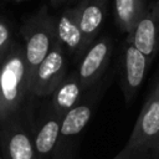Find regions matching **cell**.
<instances>
[{
	"mask_svg": "<svg viewBox=\"0 0 159 159\" xmlns=\"http://www.w3.org/2000/svg\"><path fill=\"white\" fill-rule=\"evenodd\" d=\"M32 99L24 46L15 41L0 65V127L27 113Z\"/></svg>",
	"mask_w": 159,
	"mask_h": 159,
	"instance_id": "1",
	"label": "cell"
},
{
	"mask_svg": "<svg viewBox=\"0 0 159 159\" xmlns=\"http://www.w3.org/2000/svg\"><path fill=\"white\" fill-rule=\"evenodd\" d=\"M20 35L31 80L36 67L46 58L56 43L55 15L50 12L48 5L40 6L24 19Z\"/></svg>",
	"mask_w": 159,
	"mask_h": 159,
	"instance_id": "2",
	"label": "cell"
},
{
	"mask_svg": "<svg viewBox=\"0 0 159 159\" xmlns=\"http://www.w3.org/2000/svg\"><path fill=\"white\" fill-rule=\"evenodd\" d=\"M0 154L2 159H37L30 111L0 127Z\"/></svg>",
	"mask_w": 159,
	"mask_h": 159,
	"instance_id": "3",
	"label": "cell"
},
{
	"mask_svg": "<svg viewBox=\"0 0 159 159\" xmlns=\"http://www.w3.org/2000/svg\"><path fill=\"white\" fill-rule=\"evenodd\" d=\"M68 56L56 42L46 58L36 67L30 80V93L34 98L50 97L67 76Z\"/></svg>",
	"mask_w": 159,
	"mask_h": 159,
	"instance_id": "4",
	"label": "cell"
},
{
	"mask_svg": "<svg viewBox=\"0 0 159 159\" xmlns=\"http://www.w3.org/2000/svg\"><path fill=\"white\" fill-rule=\"evenodd\" d=\"M99 98V94L94 91H91L82 99L70 109L62 118L58 144L53 155V159H70V149L68 147L73 145V140L88 124L93 112L96 103Z\"/></svg>",
	"mask_w": 159,
	"mask_h": 159,
	"instance_id": "5",
	"label": "cell"
},
{
	"mask_svg": "<svg viewBox=\"0 0 159 159\" xmlns=\"http://www.w3.org/2000/svg\"><path fill=\"white\" fill-rule=\"evenodd\" d=\"M159 135V89L155 86L147 98L132 134L125 144L128 148L149 150Z\"/></svg>",
	"mask_w": 159,
	"mask_h": 159,
	"instance_id": "6",
	"label": "cell"
},
{
	"mask_svg": "<svg viewBox=\"0 0 159 159\" xmlns=\"http://www.w3.org/2000/svg\"><path fill=\"white\" fill-rule=\"evenodd\" d=\"M113 52V40L109 36H101L86 50L81 57L76 73L84 91L93 87L107 70Z\"/></svg>",
	"mask_w": 159,
	"mask_h": 159,
	"instance_id": "7",
	"label": "cell"
},
{
	"mask_svg": "<svg viewBox=\"0 0 159 159\" xmlns=\"http://www.w3.org/2000/svg\"><path fill=\"white\" fill-rule=\"evenodd\" d=\"M150 66L149 60L133 45L129 37L122 46V77L120 84L124 94V99L129 103L140 88L147 71Z\"/></svg>",
	"mask_w": 159,
	"mask_h": 159,
	"instance_id": "8",
	"label": "cell"
},
{
	"mask_svg": "<svg viewBox=\"0 0 159 159\" xmlns=\"http://www.w3.org/2000/svg\"><path fill=\"white\" fill-rule=\"evenodd\" d=\"M55 34L56 42L63 48L67 56L81 60L86 48L78 26L77 4L75 6L60 9L58 14L55 16Z\"/></svg>",
	"mask_w": 159,
	"mask_h": 159,
	"instance_id": "9",
	"label": "cell"
},
{
	"mask_svg": "<svg viewBox=\"0 0 159 159\" xmlns=\"http://www.w3.org/2000/svg\"><path fill=\"white\" fill-rule=\"evenodd\" d=\"M62 117L52 112L48 107L41 117L32 122V135L37 159H53L61 129Z\"/></svg>",
	"mask_w": 159,
	"mask_h": 159,
	"instance_id": "10",
	"label": "cell"
},
{
	"mask_svg": "<svg viewBox=\"0 0 159 159\" xmlns=\"http://www.w3.org/2000/svg\"><path fill=\"white\" fill-rule=\"evenodd\" d=\"M127 37L152 63L159 51V0L149 2L147 14Z\"/></svg>",
	"mask_w": 159,
	"mask_h": 159,
	"instance_id": "11",
	"label": "cell"
},
{
	"mask_svg": "<svg viewBox=\"0 0 159 159\" xmlns=\"http://www.w3.org/2000/svg\"><path fill=\"white\" fill-rule=\"evenodd\" d=\"M78 26L83 37V45L87 50L101 31L107 15L106 0H82L77 2Z\"/></svg>",
	"mask_w": 159,
	"mask_h": 159,
	"instance_id": "12",
	"label": "cell"
},
{
	"mask_svg": "<svg viewBox=\"0 0 159 159\" xmlns=\"http://www.w3.org/2000/svg\"><path fill=\"white\" fill-rule=\"evenodd\" d=\"M83 93L84 88L78 80L76 71H72L67 73L65 80L53 91V93L47 97V107L63 118V116L82 99Z\"/></svg>",
	"mask_w": 159,
	"mask_h": 159,
	"instance_id": "13",
	"label": "cell"
},
{
	"mask_svg": "<svg viewBox=\"0 0 159 159\" xmlns=\"http://www.w3.org/2000/svg\"><path fill=\"white\" fill-rule=\"evenodd\" d=\"M148 7L149 2L145 0H116L113 2V16L119 31L127 36L132 35L147 14Z\"/></svg>",
	"mask_w": 159,
	"mask_h": 159,
	"instance_id": "14",
	"label": "cell"
},
{
	"mask_svg": "<svg viewBox=\"0 0 159 159\" xmlns=\"http://www.w3.org/2000/svg\"><path fill=\"white\" fill-rule=\"evenodd\" d=\"M14 43L15 40L12 36L11 25L5 16L0 15V65L10 52Z\"/></svg>",
	"mask_w": 159,
	"mask_h": 159,
	"instance_id": "15",
	"label": "cell"
},
{
	"mask_svg": "<svg viewBox=\"0 0 159 159\" xmlns=\"http://www.w3.org/2000/svg\"><path fill=\"white\" fill-rule=\"evenodd\" d=\"M113 159H150V152L144 149L128 148L124 145V148Z\"/></svg>",
	"mask_w": 159,
	"mask_h": 159,
	"instance_id": "16",
	"label": "cell"
},
{
	"mask_svg": "<svg viewBox=\"0 0 159 159\" xmlns=\"http://www.w3.org/2000/svg\"><path fill=\"white\" fill-rule=\"evenodd\" d=\"M150 159H159V135H158L153 148L150 149Z\"/></svg>",
	"mask_w": 159,
	"mask_h": 159,
	"instance_id": "17",
	"label": "cell"
},
{
	"mask_svg": "<svg viewBox=\"0 0 159 159\" xmlns=\"http://www.w3.org/2000/svg\"><path fill=\"white\" fill-rule=\"evenodd\" d=\"M157 87H158V89H159V82H158V84H157Z\"/></svg>",
	"mask_w": 159,
	"mask_h": 159,
	"instance_id": "18",
	"label": "cell"
},
{
	"mask_svg": "<svg viewBox=\"0 0 159 159\" xmlns=\"http://www.w3.org/2000/svg\"><path fill=\"white\" fill-rule=\"evenodd\" d=\"M0 159H2V157H1V154H0Z\"/></svg>",
	"mask_w": 159,
	"mask_h": 159,
	"instance_id": "19",
	"label": "cell"
}]
</instances>
